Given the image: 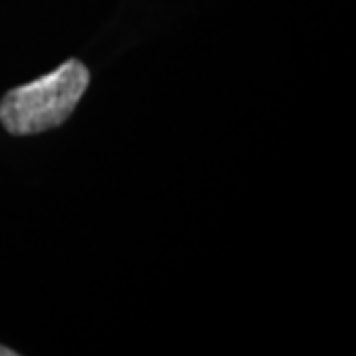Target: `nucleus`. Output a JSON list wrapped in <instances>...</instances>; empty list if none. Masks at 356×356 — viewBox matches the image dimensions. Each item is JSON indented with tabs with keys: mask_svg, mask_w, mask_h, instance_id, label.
Masks as SVG:
<instances>
[{
	"mask_svg": "<svg viewBox=\"0 0 356 356\" xmlns=\"http://www.w3.org/2000/svg\"><path fill=\"white\" fill-rule=\"evenodd\" d=\"M0 356H17V352H14L12 347H5V345H0Z\"/></svg>",
	"mask_w": 356,
	"mask_h": 356,
	"instance_id": "f03ea898",
	"label": "nucleus"
},
{
	"mask_svg": "<svg viewBox=\"0 0 356 356\" xmlns=\"http://www.w3.org/2000/svg\"><path fill=\"white\" fill-rule=\"evenodd\" d=\"M88 83V67L70 58L40 79L5 92L0 99V123L14 137L54 130L72 116Z\"/></svg>",
	"mask_w": 356,
	"mask_h": 356,
	"instance_id": "f257e3e1",
	"label": "nucleus"
}]
</instances>
